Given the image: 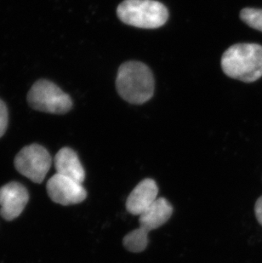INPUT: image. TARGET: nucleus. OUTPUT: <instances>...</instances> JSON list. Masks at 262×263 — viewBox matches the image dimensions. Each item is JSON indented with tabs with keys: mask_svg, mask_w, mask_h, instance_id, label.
Returning a JSON list of instances; mask_svg holds the SVG:
<instances>
[{
	"mask_svg": "<svg viewBox=\"0 0 262 263\" xmlns=\"http://www.w3.org/2000/svg\"><path fill=\"white\" fill-rule=\"evenodd\" d=\"M240 18L250 28L262 32V9L245 8L240 12Z\"/></svg>",
	"mask_w": 262,
	"mask_h": 263,
	"instance_id": "9b49d317",
	"label": "nucleus"
},
{
	"mask_svg": "<svg viewBox=\"0 0 262 263\" xmlns=\"http://www.w3.org/2000/svg\"><path fill=\"white\" fill-rule=\"evenodd\" d=\"M158 187L156 181L144 179L132 190L126 200V209L129 213L140 216L156 202Z\"/></svg>",
	"mask_w": 262,
	"mask_h": 263,
	"instance_id": "1a4fd4ad",
	"label": "nucleus"
},
{
	"mask_svg": "<svg viewBox=\"0 0 262 263\" xmlns=\"http://www.w3.org/2000/svg\"><path fill=\"white\" fill-rule=\"evenodd\" d=\"M173 207L164 198H158L147 211L140 215L139 229L127 234L123 243L125 249L134 253H140L146 250L148 245L149 232L163 226L171 218Z\"/></svg>",
	"mask_w": 262,
	"mask_h": 263,
	"instance_id": "20e7f679",
	"label": "nucleus"
},
{
	"mask_svg": "<svg viewBox=\"0 0 262 263\" xmlns=\"http://www.w3.org/2000/svg\"><path fill=\"white\" fill-rule=\"evenodd\" d=\"M14 163L19 173L34 183H41L50 171L52 159L44 146L31 144L18 153Z\"/></svg>",
	"mask_w": 262,
	"mask_h": 263,
	"instance_id": "423d86ee",
	"label": "nucleus"
},
{
	"mask_svg": "<svg viewBox=\"0 0 262 263\" xmlns=\"http://www.w3.org/2000/svg\"><path fill=\"white\" fill-rule=\"evenodd\" d=\"M221 68L228 77L253 83L262 77V46L257 44H237L226 50Z\"/></svg>",
	"mask_w": 262,
	"mask_h": 263,
	"instance_id": "f03ea898",
	"label": "nucleus"
},
{
	"mask_svg": "<svg viewBox=\"0 0 262 263\" xmlns=\"http://www.w3.org/2000/svg\"><path fill=\"white\" fill-rule=\"evenodd\" d=\"M29 200V194L23 184L11 181L0 187V215L6 221L17 218Z\"/></svg>",
	"mask_w": 262,
	"mask_h": 263,
	"instance_id": "6e6552de",
	"label": "nucleus"
},
{
	"mask_svg": "<svg viewBox=\"0 0 262 263\" xmlns=\"http://www.w3.org/2000/svg\"><path fill=\"white\" fill-rule=\"evenodd\" d=\"M255 214L257 221L262 226V196H260L255 203Z\"/></svg>",
	"mask_w": 262,
	"mask_h": 263,
	"instance_id": "ddd939ff",
	"label": "nucleus"
},
{
	"mask_svg": "<svg viewBox=\"0 0 262 263\" xmlns=\"http://www.w3.org/2000/svg\"><path fill=\"white\" fill-rule=\"evenodd\" d=\"M116 88L124 101L134 105L143 104L154 96V75L151 69L142 62H124L118 71Z\"/></svg>",
	"mask_w": 262,
	"mask_h": 263,
	"instance_id": "f257e3e1",
	"label": "nucleus"
},
{
	"mask_svg": "<svg viewBox=\"0 0 262 263\" xmlns=\"http://www.w3.org/2000/svg\"><path fill=\"white\" fill-rule=\"evenodd\" d=\"M28 104L40 112L62 115L72 109L71 97L54 83L40 80L35 82L27 94Z\"/></svg>",
	"mask_w": 262,
	"mask_h": 263,
	"instance_id": "39448f33",
	"label": "nucleus"
},
{
	"mask_svg": "<svg viewBox=\"0 0 262 263\" xmlns=\"http://www.w3.org/2000/svg\"><path fill=\"white\" fill-rule=\"evenodd\" d=\"M54 167L57 174L62 175L83 184L85 172L76 152L70 147L60 149L54 157Z\"/></svg>",
	"mask_w": 262,
	"mask_h": 263,
	"instance_id": "9d476101",
	"label": "nucleus"
},
{
	"mask_svg": "<svg viewBox=\"0 0 262 263\" xmlns=\"http://www.w3.org/2000/svg\"><path fill=\"white\" fill-rule=\"evenodd\" d=\"M46 189L52 201L62 205L79 204L87 197L86 190L81 183L57 173L48 181Z\"/></svg>",
	"mask_w": 262,
	"mask_h": 263,
	"instance_id": "0eeeda50",
	"label": "nucleus"
},
{
	"mask_svg": "<svg viewBox=\"0 0 262 263\" xmlns=\"http://www.w3.org/2000/svg\"><path fill=\"white\" fill-rule=\"evenodd\" d=\"M117 15L127 25L156 29L167 23L169 10L156 0H124L118 6Z\"/></svg>",
	"mask_w": 262,
	"mask_h": 263,
	"instance_id": "7ed1b4c3",
	"label": "nucleus"
},
{
	"mask_svg": "<svg viewBox=\"0 0 262 263\" xmlns=\"http://www.w3.org/2000/svg\"><path fill=\"white\" fill-rule=\"evenodd\" d=\"M9 116H8V109L5 102L0 99V138L5 135L8 127Z\"/></svg>",
	"mask_w": 262,
	"mask_h": 263,
	"instance_id": "f8f14e48",
	"label": "nucleus"
}]
</instances>
